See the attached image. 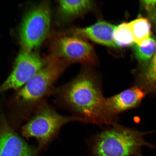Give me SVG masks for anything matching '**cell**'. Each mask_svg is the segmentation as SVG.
<instances>
[{
    "instance_id": "6da1fadb",
    "label": "cell",
    "mask_w": 156,
    "mask_h": 156,
    "mask_svg": "<svg viewBox=\"0 0 156 156\" xmlns=\"http://www.w3.org/2000/svg\"><path fill=\"white\" fill-rule=\"evenodd\" d=\"M56 103L69 111L83 123L112 126L118 124L103 96L101 83L96 74L84 70L75 79L52 92Z\"/></svg>"
},
{
    "instance_id": "7a4b0ae2",
    "label": "cell",
    "mask_w": 156,
    "mask_h": 156,
    "mask_svg": "<svg viewBox=\"0 0 156 156\" xmlns=\"http://www.w3.org/2000/svg\"><path fill=\"white\" fill-rule=\"evenodd\" d=\"M111 126L91 139L94 156H143V146L154 147L144 141L135 130L119 124Z\"/></svg>"
},
{
    "instance_id": "3957f363",
    "label": "cell",
    "mask_w": 156,
    "mask_h": 156,
    "mask_svg": "<svg viewBox=\"0 0 156 156\" xmlns=\"http://www.w3.org/2000/svg\"><path fill=\"white\" fill-rule=\"evenodd\" d=\"M68 63L52 55L44 65L25 84L16 91L13 98L16 104L24 108L38 106L41 101L53 90L54 83Z\"/></svg>"
},
{
    "instance_id": "277c9868",
    "label": "cell",
    "mask_w": 156,
    "mask_h": 156,
    "mask_svg": "<svg viewBox=\"0 0 156 156\" xmlns=\"http://www.w3.org/2000/svg\"><path fill=\"white\" fill-rule=\"evenodd\" d=\"M74 121L80 120L73 116L62 115L49 105L42 103L37 107L34 115L21 127V132L25 138H35L39 146L43 147L58 136L62 126Z\"/></svg>"
},
{
    "instance_id": "5b68a950",
    "label": "cell",
    "mask_w": 156,
    "mask_h": 156,
    "mask_svg": "<svg viewBox=\"0 0 156 156\" xmlns=\"http://www.w3.org/2000/svg\"><path fill=\"white\" fill-rule=\"evenodd\" d=\"M52 55L68 63H79L94 66L97 58L93 47L82 37L60 34L55 37L51 45Z\"/></svg>"
},
{
    "instance_id": "8992f818",
    "label": "cell",
    "mask_w": 156,
    "mask_h": 156,
    "mask_svg": "<svg viewBox=\"0 0 156 156\" xmlns=\"http://www.w3.org/2000/svg\"><path fill=\"white\" fill-rule=\"evenodd\" d=\"M51 16L48 3L42 4L27 14L20 30L23 50L32 51L42 44L50 30Z\"/></svg>"
},
{
    "instance_id": "52a82bcc",
    "label": "cell",
    "mask_w": 156,
    "mask_h": 156,
    "mask_svg": "<svg viewBox=\"0 0 156 156\" xmlns=\"http://www.w3.org/2000/svg\"><path fill=\"white\" fill-rule=\"evenodd\" d=\"M45 63L37 55L23 50L17 56L12 72L0 86V94L10 90L17 91L21 88L43 67Z\"/></svg>"
},
{
    "instance_id": "ba28073f",
    "label": "cell",
    "mask_w": 156,
    "mask_h": 156,
    "mask_svg": "<svg viewBox=\"0 0 156 156\" xmlns=\"http://www.w3.org/2000/svg\"><path fill=\"white\" fill-rule=\"evenodd\" d=\"M0 156H36L28 144L9 124L3 114H0Z\"/></svg>"
},
{
    "instance_id": "9c48e42d",
    "label": "cell",
    "mask_w": 156,
    "mask_h": 156,
    "mask_svg": "<svg viewBox=\"0 0 156 156\" xmlns=\"http://www.w3.org/2000/svg\"><path fill=\"white\" fill-rule=\"evenodd\" d=\"M117 26L105 21H99L86 28L73 29V33L84 38L109 47H118L115 42L114 34Z\"/></svg>"
},
{
    "instance_id": "30bf717a",
    "label": "cell",
    "mask_w": 156,
    "mask_h": 156,
    "mask_svg": "<svg viewBox=\"0 0 156 156\" xmlns=\"http://www.w3.org/2000/svg\"><path fill=\"white\" fill-rule=\"evenodd\" d=\"M144 96L145 93L141 89L133 87L106 98V100L111 112L118 116L120 113L137 106Z\"/></svg>"
},
{
    "instance_id": "8fae6325",
    "label": "cell",
    "mask_w": 156,
    "mask_h": 156,
    "mask_svg": "<svg viewBox=\"0 0 156 156\" xmlns=\"http://www.w3.org/2000/svg\"><path fill=\"white\" fill-rule=\"evenodd\" d=\"M60 9L62 14L68 18H74L89 10L93 5L90 1H60Z\"/></svg>"
},
{
    "instance_id": "7c38bea8",
    "label": "cell",
    "mask_w": 156,
    "mask_h": 156,
    "mask_svg": "<svg viewBox=\"0 0 156 156\" xmlns=\"http://www.w3.org/2000/svg\"><path fill=\"white\" fill-rule=\"evenodd\" d=\"M134 38V43L141 46L151 37V25L148 19L139 17L129 23Z\"/></svg>"
},
{
    "instance_id": "4fadbf2b",
    "label": "cell",
    "mask_w": 156,
    "mask_h": 156,
    "mask_svg": "<svg viewBox=\"0 0 156 156\" xmlns=\"http://www.w3.org/2000/svg\"><path fill=\"white\" fill-rule=\"evenodd\" d=\"M114 39L118 47L129 46L134 43L133 34L129 23H122L117 27Z\"/></svg>"
},
{
    "instance_id": "5bb4252c",
    "label": "cell",
    "mask_w": 156,
    "mask_h": 156,
    "mask_svg": "<svg viewBox=\"0 0 156 156\" xmlns=\"http://www.w3.org/2000/svg\"><path fill=\"white\" fill-rule=\"evenodd\" d=\"M136 57L140 61L146 62L153 58L156 51V41L153 38H150L139 46H134Z\"/></svg>"
},
{
    "instance_id": "9a60e30c",
    "label": "cell",
    "mask_w": 156,
    "mask_h": 156,
    "mask_svg": "<svg viewBox=\"0 0 156 156\" xmlns=\"http://www.w3.org/2000/svg\"><path fill=\"white\" fill-rule=\"evenodd\" d=\"M145 76L148 83L156 84V51L146 70Z\"/></svg>"
},
{
    "instance_id": "2e32d148",
    "label": "cell",
    "mask_w": 156,
    "mask_h": 156,
    "mask_svg": "<svg viewBox=\"0 0 156 156\" xmlns=\"http://www.w3.org/2000/svg\"><path fill=\"white\" fill-rule=\"evenodd\" d=\"M142 2L146 10L152 15L156 6V1H143Z\"/></svg>"
},
{
    "instance_id": "e0dca14e",
    "label": "cell",
    "mask_w": 156,
    "mask_h": 156,
    "mask_svg": "<svg viewBox=\"0 0 156 156\" xmlns=\"http://www.w3.org/2000/svg\"><path fill=\"white\" fill-rule=\"evenodd\" d=\"M153 17V19L154 22L156 27V6L154 9L153 13L151 15Z\"/></svg>"
}]
</instances>
